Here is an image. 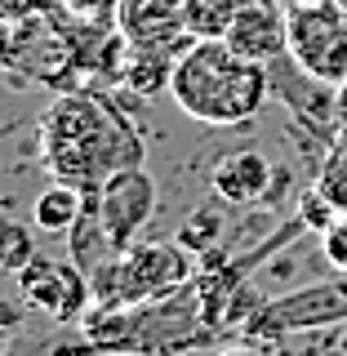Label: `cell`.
Here are the masks:
<instances>
[{
	"instance_id": "6da1fadb",
	"label": "cell",
	"mask_w": 347,
	"mask_h": 356,
	"mask_svg": "<svg viewBox=\"0 0 347 356\" xmlns=\"http://www.w3.org/2000/svg\"><path fill=\"white\" fill-rule=\"evenodd\" d=\"M40 156L58 183L94 196L116 170L143 165V143L116 107L89 94H63L40 120Z\"/></svg>"
},
{
	"instance_id": "7a4b0ae2",
	"label": "cell",
	"mask_w": 347,
	"mask_h": 356,
	"mask_svg": "<svg viewBox=\"0 0 347 356\" xmlns=\"http://www.w3.org/2000/svg\"><path fill=\"white\" fill-rule=\"evenodd\" d=\"M214 325L205 321L196 285L138 307H89L81 321V343H63L54 356H183L209 348Z\"/></svg>"
},
{
	"instance_id": "3957f363",
	"label": "cell",
	"mask_w": 347,
	"mask_h": 356,
	"mask_svg": "<svg viewBox=\"0 0 347 356\" xmlns=\"http://www.w3.org/2000/svg\"><path fill=\"white\" fill-rule=\"evenodd\" d=\"M170 98L200 125H245L272 94L263 63L236 54L227 40H192L174 63Z\"/></svg>"
},
{
	"instance_id": "277c9868",
	"label": "cell",
	"mask_w": 347,
	"mask_h": 356,
	"mask_svg": "<svg viewBox=\"0 0 347 356\" xmlns=\"http://www.w3.org/2000/svg\"><path fill=\"white\" fill-rule=\"evenodd\" d=\"M196 259L183 241H134L129 250L107 254L89 272V307H138L170 298L196 281Z\"/></svg>"
},
{
	"instance_id": "5b68a950",
	"label": "cell",
	"mask_w": 347,
	"mask_h": 356,
	"mask_svg": "<svg viewBox=\"0 0 347 356\" xmlns=\"http://www.w3.org/2000/svg\"><path fill=\"white\" fill-rule=\"evenodd\" d=\"M330 325H347V272L330 276V281H312L303 289H289L281 298H267L245 321V334L250 339H285V334L330 330Z\"/></svg>"
},
{
	"instance_id": "8992f818",
	"label": "cell",
	"mask_w": 347,
	"mask_h": 356,
	"mask_svg": "<svg viewBox=\"0 0 347 356\" xmlns=\"http://www.w3.org/2000/svg\"><path fill=\"white\" fill-rule=\"evenodd\" d=\"M289 54L298 67L321 76L325 85L347 81V14L339 5L289 9Z\"/></svg>"
},
{
	"instance_id": "52a82bcc",
	"label": "cell",
	"mask_w": 347,
	"mask_h": 356,
	"mask_svg": "<svg viewBox=\"0 0 347 356\" xmlns=\"http://www.w3.org/2000/svg\"><path fill=\"white\" fill-rule=\"evenodd\" d=\"M94 209H98V222H103L111 250H129L138 241V232L152 222L156 214V183L143 165H125L107 178L103 187L94 192Z\"/></svg>"
},
{
	"instance_id": "ba28073f",
	"label": "cell",
	"mask_w": 347,
	"mask_h": 356,
	"mask_svg": "<svg viewBox=\"0 0 347 356\" xmlns=\"http://www.w3.org/2000/svg\"><path fill=\"white\" fill-rule=\"evenodd\" d=\"M18 289H22V298H27V307L45 312V316L58 321V325H81L89 303H94L89 276L81 267L63 263V259H45V254H36V259L18 272Z\"/></svg>"
},
{
	"instance_id": "9c48e42d",
	"label": "cell",
	"mask_w": 347,
	"mask_h": 356,
	"mask_svg": "<svg viewBox=\"0 0 347 356\" xmlns=\"http://www.w3.org/2000/svg\"><path fill=\"white\" fill-rule=\"evenodd\" d=\"M267 94L298 116V125L321 129V134H339V85H325L321 76H312L307 67L294 63V54L267 63Z\"/></svg>"
},
{
	"instance_id": "30bf717a",
	"label": "cell",
	"mask_w": 347,
	"mask_h": 356,
	"mask_svg": "<svg viewBox=\"0 0 347 356\" xmlns=\"http://www.w3.org/2000/svg\"><path fill=\"white\" fill-rule=\"evenodd\" d=\"M227 44L267 67L272 58L289 54V9H281L276 0H245L227 31Z\"/></svg>"
},
{
	"instance_id": "8fae6325",
	"label": "cell",
	"mask_w": 347,
	"mask_h": 356,
	"mask_svg": "<svg viewBox=\"0 0 347 356\" xmlns=\"http://www.w3.org/2000/svg\"><path fill=\"white\" fill-rule=\"evenodd\" d=\"M272 183H276V170L267 165V156L254 152V147L223 156L214 165V174H209L214 196L227 200V205H259V200H267Z\"/></svg>"
},
{
	"instance_id": "7c38bea8",
	"label": "cell",
	"mask_w": 347,
	"mask_h": 356,
	"mask_svg": "<svg viewBox=\"0 0 347 356\" xmlns=\"http://www.w3.org/2000/svg\"><path fill=\"white\" fill-rule=\"evenodd\" d=\"M174 63H178V54H170V49L129 44L120 76H125V85L134 89V94H156V89H170V81H174Z\"/></svg>"
},
{
	"instance_id": "4fadbf2b",
	"label": "cell",
	"mask_w": 347,
	"mask_h": 356,
	"mask_svg": "<svg viewBox=\"0 0 347 356\" xmlns=\"http://www.w3.org/2000/svg\"><path fill=\"white\" fill-rule=\"evenodd\" d=\"M81 214H85V192L72 183H49L31 205V222L40 232H72Z\"/></svg>"
},
{
	"instance_id": "5bb4252c",
	"label": "cell",
	"mask_w": 347,
	"mask_h": 356,
	"mask_svg": "<svg viewBox=\"0 0 347 356\" xmlns=\"http://www.w3.org/2000/svg\"><path fill=\"white\" fill-rule=\"evenodd\" d=\"M245 0H183V27L192 40H227Z\"/></svg>"
},
{
	"instance_id": "9a60e30c",
	"label": "cell",
	"mask_w": 347,
	"mask_h": 356,
	"mask_svg": "<svg viewBox=\"0 0 347 356\" xmlns=\"http://www.w3.org/2000/svg\"><path fill=\"white\" fill-rule=\"evenodd\" d=\"M36 254H40V250H36V236H31L27 222H18V218H0V272L18 276L22 267L36 259Z\"/></svg>"
},
{
	"instance_id": "2e32d148",
	"label": "cell",
	"mask_w": 347,
	"mask_h": 356,
	"mask_svg": "<svg viewBox=\"0 0 347 356\" xmlns=\"http://www.w3.org/2000/svg\"><path fill=\"white\" fill-rule=\"evenodd\" d=\"M316 187L325 192L334 205L347 214V134H334L330 147H325V161H321V178Z\"/></svg>"
},
{
	"instance_id": "e0dca14e",
	"label": "cell",
	"mask_w": 347,
	"mask_h": 356,
	"mask_svg": "<svg viewBox=\"0 0 347 356\" xmlns=\"http://www.w3.org/2000/svg\"><path fill=\"white\" fill-rule=\"evenodd\" d=\"M218 236H223V214H209V209H196L192 218H187V227H183V241L192 254H209V250H218Z\"/></svg>"
},
{
	"instance_id": "ac0fdd59",
	"label": "cell",
	"mask_w": 347,
	"mask_h": 356,
	"mask_svg": "<svg viewBox=\"0 0 347 356\" xmlns=\"http://www.w3.org/2000/svg\"><path fill=\"white\" fill-rule=\"evenodd\" d=\"M343 209L334 205V200L321 192V187H307L303 196H298V218L307 222V232H325V227H334V218H339Z\"/></svg>"
},
{
	"instance_id": "d6986e66",
	"label": "cell",
	"mask_w": 347,
	"mask_h": 356,
	"mask_svg": "<svg viewBox=\"0 0 347 356\" xmlns=\"http://www.w3.org/2000/svg\"><path fill=\"white\" fill-rule=\"evenodd\" d=\"M321 254L330 259L334 272H347V214H339L334 227L321 232Z\"/></svg>"
},
{
	"instance_id": "ffe728a7",
	"label": "cell",
	"mask_w": 347,
	"mask_h": 356,
	"mask_svg": "<svg viewBox=\"0 0 347 356\" xmlns=\"http://www.w3.org/2000/svg\"><path fill=\"white\" fill-rule=\"evenodd\" d=\"M67 9H76L89 22H111L120 14V0H67Z\"/></svg>"
},
{
	"instance_id": "44dd1931",
	"label": "cell",
	"mask_w": 347,
	"mask_h": 356,
	"mask_svg": "<svg viewBox=\"0 0 347 356\" xmlns=\"http://www.w3.org/2000/svg\"><path fill=\"white\" fill-rule=\"evenodd\" d=\"M22 54V27L14 18H0V63H14Z\"/></svg>"
},
{
	"instance_id": "7402d4cb",
	"label": "cell",
	"mask_w": 347,
	"mask_h": 356,
	"mask_svg": "<svg viewBox=\"0 0 347 356\" xmlns=\"http://www.w3.org/2000/svg\"><path fill=\"white\" fill-rule=\"evenodd\" d=\"M214 356H267L259 343H241V348H218Z\"/></svg>"
},
{
	"instance_id": "603a6c76",
	"label": "cell",
	"mask_w": 347,
	"mask_h": 356,
	"mask_svg": "<svg viewBox=\"0 0 347 356\" xmlns=\"http://www.w3.org/2000/svg\"><path fill=\"white\" fill-rule=\"evenodd\" d=\"M339 134H347V81L339 85Z\"/></svg>"
},
{
	"instance_id": "cb8c5ba5",
	"label": "cell",
	"mask_w": 347,
	"mask_h": 356,
	"mask_svg": "<svg viewBox=\"0 0 347 356\" xmlns=\"http://www.w3.org/2000/svg\"><path fill=\"white\" fill-rule=\"evenodd\" d=\"M281 9H303V5H330V0H276Z\"/></svg>"
},
{
	"instance_id": "d4e9b609",
	"label": "cell",
	"mask_w": 347,
	"mask_h": 356,
	"mask_svg": "<svg viewBox=\"0 0 347 356\" xmlns=\"http://www.w3.org/2000/svg\"><path fill=\"white\" fill-rule=\"evenodd\" d=\"M334 5H339V9H343V14H347V0H334Z\"/></svg>"
},
{
	"instance_id": "484cf974",
	"label": "cell",
	"mask_w": 347,
	"mask_h": 356,
	"mask_svg": "<svg viewBox=\"0 0 347 356\" xmlns=\"http://www.w3.org/2000/svg\"><path fill=\"white\" fill-rule=\"evenodd\" d=\"M0 18H5V0H0Z\"/></svg>"
},
{
	"instance_id": "4316f807",
	"label": "cell",
	"mask_w": 347,
	"mask_h": 356,
	"mask_svg": "<svg viewBox=\"0 0 347 356\" xmlns=\"http://www.w3.org/2000/svg\"><path fill=\"white\" fill-rule=\"evenodd\" d=\"M0 348H5V334H0Z\"/></svg>"
},
{
	"instance_id": "83f0119b",
	"label": "cell",
	"mask_w": 347,
	"mask_h": 356,
	"mask_svg": "<svg viewBox=\"0 0 347 356\" xmlns=\"http://www.w3.org/2000/svg\"><path fill=\"white\" fill-rule=\"evenodd\" d=\"M178 5H183V0H178Z\"/></svg>"
}]
</instances>
